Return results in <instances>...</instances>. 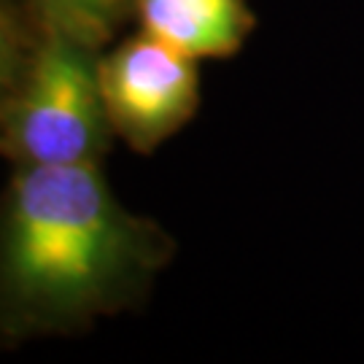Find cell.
Instances as JSON below:
<instances>
[{"mask_svg": "<svg viewBox=\"0 0 364 364\" xmlns=\"http://www.w3.org/2000/svg\"><path fill=\"white\" fill-rule=\"evenodd\" d=\"M97 73L114 135L138 154L178 135L203 100L200 63L144 30L103 49Z\"/></svg>", "mask_w": 364, "mask_h": 364, "instance_id": "obj_3", "label": "cell"}, {"mask_svg": "<svg viewBox=\"0 0 364 364\" xmlns=\"http://www.w3.org/2000/svg\"><path fill=\"white\" fill-rule=\"evenodd\" d=\"M41 25L27 3H0V122L38 46Z\"/></svg>", "mask_w": 364, "mask_h": 364, "instance_id": "obj_6", "label": "cell"}, {"mask_svg": "<svg viewBox=\"0 0 364 364\" xmlns=\"http://www.w3.org/2000/svg\"><path fill=\"white\" fill-rule=\"evenodd\" d=\"M38 25L57 27L105 49L132 19V0H27Z\"/></svg>", "mask_w": 364, "mask_h": 364, "instance_id": "obj_5", "label": "cell"}, {"mask_svg": "<svg viewBox=\"0 0 364 364\" xmlns=\"http://www.w3.org/2000/svg\"><path fill=\"white\" fill-rule=\"evenodd\" d=\"M176 240L95 165H14L0 195V343L76 335L138 308Z\"/></svg>", "mask_w": 364, "mask_h": 364, "instance_id": "obj_1", "label": "cell"}, {"mask_svg": "<svg viewBox=\"0 0 364 364\" xmlns=\"http://www.w3.org/2000/svg\"><path fill=\"white\" fill-rule=\"evenodd\" d=\"M132 19L146 36L192 60H230L257 30L248 0H132Z\"/></svg>", "mask_w": 364, "mask_h": 364, "instance_id": "obj_4", "label": "cell"}, {"mask_svg": "<svg viewBox=\"0 0 364 364\" xmlns=\"http://www.w3.org/2000/svg\"><path fill=\"white\" fill-rule=\"evenodd\" d=\"M0 3H27V0H0ZM30 6V3H27Z\"/></svg>", "mask_w": 364, "mask_h": 364, "instance_id": "obj_7", "label": "cell"}, {"mask_svg": "<svg viewBox=\"0 0 364 364\" xmlns=\"http://www.w3.org/2000/svg\"><path fill=\"white\" fill-rule=\"evenodd\" d=\"M100 52L41 25L30 68L0 122V156L11 165H95L114 144L100 92Z\"/></svg>", "mask_w": 364, "mask_h": 364, "instance_id": "obj_2", "label": "cell"}]
</instances>
